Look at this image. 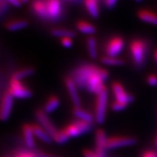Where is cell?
Instances as JSON below:
<instances>
[{
  "label": "cell",
  "instance_id": "cell-9",
  "mask_svg": "<svg viewBox=\"0 0 157 157\" xmlns=\"http://www.w3.org/2000/svg\"><path fill=\"white\" fill-rule=\"evenodd\" d=\"M35 117L39 124L43 129L46 130L47 132L52 136V138H53L59 129H57V128L54 125L50 118L48 117V114L43 109H38L35 112Z\"/></svg>",
  "mask_w": 157,
  "mask_h": 157
},
{
  "label": "cell",
  "instance_id": "cell-24",
  "mask_svg": "<svg viewBox=\"0 0 157 157\" xmlns=\"http://www.w3.org/2000/svg\"><path fill=\"white\" fill-rule=\"evenodd\" d=\"M51 34L56 38H75L76 34L73 30L66 28H54L51 30Z\"/></svg>",
  "mask_w": 157,
  "mask_h": 157
},
{
  "label": "cell",
  "instance_id": "cell-11",
  "mask_svg": "<svg viewBox=\"0 0 157 157\" xmlns=\"http://www.w3.org/2000/svg\"><path fill=\"white\" fill-rule=\"evenodd\" d=\"M107 136L105 132L101 128L96 130V135H95V143H96V147H95V151L98 155L101 157L106 156V152H107Z\"/></svg>",
  "mask_w": 157,
  "mask_h": 157
},
{
  "label": "cell",
  "instance_id": "cell-23",
  "mask_svg": "<svg viewBox=\"0 0 157 157\" xmlns=\"http://www.w3.org/2000/svg\"><path fill=\"white\" fill-rule=\"evenodd\" d=\"M87 50L90 58L96 59L98 57V49L96 39L94 36H89L87 38Z\"/></svg>",
  "mask_w": 157,
  "mask_h": 157
},
{
  "label": "cell",
  "instance_id": "cell-17",
  "mask_svg": "<svg viewBox=\"0 0 157 157\" xmlns=\"http://www.w3.org/2000/svg\"><path fill=\"white\" fill-rule=\"evenodd\" d=\"M137 16L142 22L157 26V14L154 12L146 9H142L138 11Z\"/></svg>",
  "mask_w": 157,
  "mask_h": 157
},
{
  "label": "cell",
  "instance_id": "cell-40",
  "mask_svg": "<svg viewBox=\"0 0 157 157\" xmlns=\"http://www.w3.org/2000/svg\"><path fill=\"white\" fill-rule=\"evenodd\" d=\"M156 144H157V140H156Z\"/></svg>",
  "mask_w": 157,
  "mask_h": 157
},
{
  "label": "cell",
  "instance_id": "cell-5",
  "mask_svg": "<svg viewBox=\"0 0 157 157\" xmlns=\"http://www.w3.org/2000/svg\"><path fill=\"white\" fill-rule=\"evenodd\" d=\"M8 92L14 98L17 99H28L32 97V91L27 87L22 81L11 78L9 83Z\"/></svg>",
  "mask_w": 157,
  "mask_h": 157
},
{
  "label": "cell",
  "instance_id": "cell-33",
  "mask_svg": "<svg viewBox=\"0 0 157 157\" xmlns=\"http://www.w3.org/2000/svg\"><path fill=\"white\" fill-rule=\"evenodd\" d=\"M141 157H157V154L155 151L147 150V151H143L141 155Z\"/></svg>",
  "mask_w": 157,
  "mask_h": 157
},
{
  "label": "cell",
  "instance_id": "cell-34",
  "mask_svg": "<svg viewBox=\"0 0 157 157\" xmlns=\"http://www.w3.org/2000/svg\"><path fill=\"white\" fill-rule=\"evenodd\" d=\"M118 0H104L105 2V5L108 9H111L116 5Z\"/></svg>",
  "mask_w": 157,
  "mask_h": 157
},
{
  "label": "cell",
  "instance_id": "cell-15",
  "mask_svg": "<svg viewBox=\"0 0 157 157\" xmlns=\"http://www.w3.org/2000/svg\"><path fill=\"white\" fill-rule=\"evenodd\" d=\"M31 128L32 130H33V132H34L35 136L37 139H39V140L46 144H51L53 141L52 136L39 124H32Z\"/></svg>",
  "mask_w": 157,
  "mask_h": 157
},
{
  "label": "cell",
  "instance_id": "cell-21",
  "mask_svg": "<svg viewBox=\"0 0 157 157\" xmlns=\"http://www.w3.org/2000/svg\"><path fill=\"white\" fill-rule=\"evenodd\" d=\"M29 26V22L26 19L12 20L6 24V28L9 31H18L25 29Z\"/></svg>",
  "mask_w": 157,
  "mask_h": 157
},
{
  "label": "cell",
  "instance_id": "cell-31",
  "mask_svg": "<svg viewBox=\"0 0 157 157\" xmlns=\"http://www.w3.org/2000/svg\"><path fill=\"white\" fill-rule=\"evenodd\" d=\"M147 84L151 86H157V76L155 74H150L147 78Z\"/></svg>",
  "mask_w": 157,
  "mask_h": 157
},
{
  "label": "cell",
  "instance_id": "cell-25",
  "mask_svg": "<svg viewBox=\"0 0 157 157\" xmlns=\"http://www.w3.org/2000/svg\"><path fill=\"white\" fill-rule=\"evenodd\" d=\"M104 65L109 66H121L125 64L124 60L118 57H109V56H103L100 59Z\"/></svg>",
  "mask_w": 157,
  "mask_h": 157
},
{
  "label": "cell",
  "instance_id": "cell-20",
  "mask_svg": "<svg viewBox=\"0 0 157 157\" xmlns=\"http://www.w3.org/2000/svg\"><path fill=\"white\" fill-rule=\"evenodd\" d=\"M76 29L82 34H87V35L92 36L96 32V27L94 26L93 24L90 23L87 21H79L76 23Z\"/></svg>",
  "mask_w": 157,
  "mask_h": 157
},
{
  "label": "cell",
  "instance_id": "cell-2",
  "mask_svg": "<svg viewBox=\"0 0 157 157\" xmlns=\"http://www.w3.org/2000/svg\"><path fill=\"white\" fill-rule=\"evenodd\" d=\"M129 50L134 65L136 67L143 66L148 54L147 42L140 38H135L130 42Z\"/></svg>",
  "mask_w": 157,
  "mask_h": 157
},
{
  "label": "cell",
  "instance_id": "cell-27",
  "mask_svg": "<svg viewBox=\"0 0 157 157\" xmlns=\"http://www.w3.org/2000/svg\"><path fill=\"white\" fill-rule=\"evenodd\" d=\"M69 139L70 138L68 137V136L67 135V133L64 132V129L59 130L57 132V133L54 136V137L52 138L54 141L59 144H64L66 142H68Z\"/></svg>",
  "mask_w": 157,
  "mask_h": 157
},
{
  "label": "cell",
  "instance_id": "cell-12",
  "mask_svg": "<svg viewBox=\"0 0 157 157\" xmlns=\"http://www.w3.org/2000/svg\"><path fill=\"white\" fill-rule=\"evenodd\" d=\"M48 19L57 20L62 14V2L60 0H46Z\"/></svg>",
  "mask_w": 157,
  "mask_h": 157
},
{
  "label": "cell",
  "instance_id": "cell-6",
  "mask_svg": "<svg viewBox=\"0 0 157 157\" xmlns=\"http://www.w3.org/2000/svg\"><path fill=\"white\" fill-rule=\"evenodd\" d=\"M125 46V42L120 36H114L107 42L104 48L106 56L118 57L121 54Z\"/></svg>",
  "mask_w": 157,
  "mask_h": 157
},
{
  "label": "cell",
  "instance_id": "cell-35",
  "mask_svg": "<svg viewBox=\"0 0 157 157\" xmlns=\"http://www.w3.org/2000/svg\"><path fill=\"white\" fill-rule=\"evenodd\" d=\"M6 1H7L10 5L16 6V7H19V6H21V5L23 4L21 0H6Z\"/></svg>",
  "mask_w": 157,
  "mask_h": 157
},
{
  "label": "cell",
  "instance_id": "cell-7",
  "mask_svg": "<svg viewBox=\"0 0 157 157\" xmlns=\"http://www.w3.org/2000/svg\"><path fill=\"white\" fill-rule=\"evenodd\" d=\"M137 139L134 136H110L107 140V150H112L119 147L135 145Z\"/></svg>",
  "mask_w": 157,
  "mask_h": 157
},
{
  "label": "cell",
  "instance_id": "cell-8",
  "mask_svg": "<svg viewBox=\"0 0 157 157\" xmlns=\"http://www.w3.org/2000/svg\"><path fill=\"white\" fill-rule=\"evenodd\" d=\"M111 90L113 93L115 101L119 102H123L127 105H129L134 101L135 98L132 94H129L125 88L122 86L121 84L118 82H115L111 85Z\"/></svg>",
  "mask_w": 157,
  "mask_h": 157
},
{
  "label": "cell",
  "instance_id": "cell-1",
  "mask_svg": "<svg viewBox=\"0 0 157 157\" xmlns=\"http://www.w3.org/2000/svg\"><path fill=\"white\" fill-rule=\"evenodd\" d=\"M70 78L78 88L98 95L106 87L104 82L109 78V73L93 64H84L75 68Z\"/></svg>",
  "mask_w": 157,
  "mask_h": 157
},
{
  "label": "cell",
  "instance_id": "cell-26",
  "mask_svg": "<svg viewBox=\"0 0 157 157\" xmlns=\"http://www.w3.org/2000/svg\"><path fill=\"white\" fill-rule=\"evenodd\" d=\"M34 74H35L34 68H32V67L24 68V69H22V70H19L17 72H15V73L14 74V75L12 76V78L21 81V80H23V78H28V77L33 75Z\"/></svg>",
  "mask_w": 157,
  "mask_h": 157
},
{
  "label": "cell",
  "instance_id": "cell-16",
  "mask_svg": "<svg viewBox=\"0 0 157 157\" xmlns=\"http://www.w3.org/2000/svg\"><path fill=\"white\" fill-rule=\"evenodd\" d=\"M32 9L40 18L48 19L46 0H34L32 2Z\"/></svg>",
  "mask_w": 157,
  "mask_h": 157
},
{
  "label": "cell",
  "instance_id": "cell-29",
  "mask_svg": "<svg viewBox=\"0 0 157 157\" xmlns=\"http://www.w3.org/2000/svg\"><path fill=\"white\" fill-rule=\"evenodd\" d=\"M127 106H128V105H127V104L117 101H114L111 104V108L114 112H120L125 109Z\"/></svg>",
  "mask_w": 157,
  "mask_h": 157
},
{
  "label": "cell",
  "instance_id": "cell-10",
  "mask_svg": "<svg viewBox=\"0 0 157 157\" xmlns=\"http://www.w3.org/2000/svg\"><path fill=\"white\" fill-rule=\"evenodd\" d=\"M14 99L9 92L4 94L0 103V121H6L10 118L14 106Z\"/></svg>",
  "mask_w": 157,
  "mask_h": 157
},
{
  "label": "cell",
  "instance_id": "cell-14",
  "mask_svg": "<svg viewBox=\"0 0 157 157\" xmlns=\"http://www.w3.org/2000/svg\"><path fill=\"white\" fill-rule=\"evenodd\" d=\"M23 136L27 147L29 149H33L35 147V136L32 130L31 124H26L23 126Z\"/></svg>",
  "mask_w": 157,
  "mask_h": 157
},
{
  "label": "cell",
  "instance_id": "cell-28",
  "mask_svg": "<svg viewBox=\"0 0 157 157\" xmlns=\"http://www.w3.org/2000/svg\"><path fill=\"white\" fill-rule=\"evenodd\" d=\"M13 157H39V155L31 149H23L16 151Z\"/></svg>",
  "mask_w": 157,
  "mask_h": 157
},
{
  "label": "cell",
  "instance_id": "cell-13",
  "mask_svg": "<svg viewBox=\"0 0 157 157\" xmlns=\"http://www.w3.org/2000/svg\"><path fill=\"white\" fill-rule=\"evenodd\" d=\"M65 86L68 90L70 98L72 100V104L74 105V108L81 107V99H80L79 91H78V86L70 77L65 79Z\"/></svg>",
  "mask_w": 157,
  "mask_h": 157
},
{
  "label": "cell",
  "instance_id": "cell-3",
  "mask_svg": "<svg viewBox=\"0 0 157 157\" xmlns=\"http://www.w3.org/2000/svg\"><path fill=\"white\" fill-rule=\"evenodd\" d=\"M107 105H108V91L105 87L100 94L96 95L95 114H94L95 121L96 123L100 124L104 123L107 116Z\"/></svg>",
  "mask_w": 157,
  "mask_h": 157
},
{
  "label": "cell",
  "instance_id": "cell-36",
  "mask_svg": "<svg viewBox=\"0 0 157 157\" xmlns=\"http://www.w3.org/2000/svg\"><path fill=\"white\" fill-rule=\"evenodd\" d=\"M39 157H56L54 156V155H49V154H46V153H38Z\"/></svg>",
  "mask_w": 157,
  "mask_h": 157
},
{
  "label": "cell",
  "instance_id": "cell-4",
  "mask_svg": "<svg viewBox=\"0 0 157 157\" xmlns=\"http://www.w3.org/2000/svg\"><path fill=\"white\" fill-rule=\"evenodd\" d=\"M92 124L88 122L83 121L80 120H76L68 124L63 129L64 130L68 137H78L80 136L88 133L92 128Z\"/></svg>",
  "mask_w": 157,
  "mask_h": 157
},
{
  "label": "cell",
  "instance_id": "cell-30",
  "mask_svg": "<svg viewBox=\"0 0 157 157\" xmlns=\"http://www.w3.org/2000/svg\"><path fill=\"white\" fill-rule=\"evenodd\" d=\"M61 44L65 48H71L73 46V41L72 38H63L60 40Z\"/></svg>",
  "mask_w": 157,
  "mask_h": 157
},
{
  "label": "cell",
  "instance_id": "cell-39",
  "mask_svg": "<svg viewBox=\"0 0 157 157\" xmlns=\"http://www.w3.org/2000/svg\"><path fill=\"white\" fill-rule=\"evenodd\" d=\"M135 1H136V2H141L142 0H135Z\"/></svg>",
  "mask_w": 157,
  "mask_h": 157
},
{
  "label": "cell",
  "instance_id": "cell-32",
  "mask_svg": "<svg viewBox=\"0 0 157 157\" xmlns=\"http://www.w3.org/2000/svg\"><path fill=\"white\" fill-rule=\"evenodd\" d=\"M83 155L84 157H101L98 155L95 151L90 149H85L83 151Z\"/></svg>",
  "mask_w": 157,
  "mask_h": 157
},
{
  "label": "cell",
  "instance_id": "cell-19",
  "mask_svg": "<svg viewBox=\"0 0 157 157\" xmlns=\"http://www.w3.org/2000/svg\"><path fill=\"white\" fill-rule=\"evenodd\" d=\"M60 105V100L57 96H51L48 98L45 104H44L43 111L47 114L52 113L53 112L56 111Z\"/></svg>",
  "mask_w": 157,
  "mask_h": 157
},
{
  "label": "cell",
  "instance_id": "cell-22",
  "mask_svg": "<svg viewBox=\"0 0 157 157\" xmlns=\"http://www.w3.org/2000/svg\"><path fill=\"white\" fill-rule=\"evenodd\" d=\"M84 6L88 14L93 18H97L100 15L98 0H84Z\"/></svg>",
  "mask_w": 157,
  "mask_h": 157
},
{
  "label": "cell",
  "instance_id": "cell-18",
  "mask_svg": "<svg viewBox=\"0 0 157 157\" xmlns=\"http://www.w3.org/2000/svg\"><path fill=\"white\" fill-rule=\"evenodd\" d=\"M73 114L78 120H80V121H83L92 124L94 121H95L94 115H92L88 110L84 109L81 107L74 108Z\"/></svg>",
  "mask_w": 157,
  "mask_h": 157
},
{
  "label": "cell",
  "instance_id": "cell-38",
  "mask_svg": "<svg viewBox=\"0 0 157 157\" xmlns=\"http://www.w3.org/2000/svg\"><path fill=\"white\" fill-rule=\"evenodd\" d=\"M21 1H22L23 3H27L28 2V0H21Z\"/></svg>",
  "mask_w": 157,
  "mask_h": 157
},
{
  "label": "cell",
  "instance_id": "cell-37",
  "mask_svg": "<svg viewBox=\"0 0 157 157\" xmlns=\"http://www.w3.org/2000/svg\"><path fill=\"white\" fill-rule=\"evenodd\" d=\"M154 58H155V60L157 62V50L155 52V54H154Z\"/></svg>",
  "mask_w": 157,
  "mask_h": 157
}]
</instances>
